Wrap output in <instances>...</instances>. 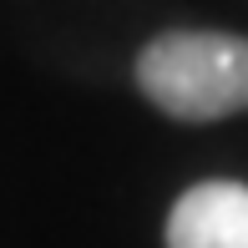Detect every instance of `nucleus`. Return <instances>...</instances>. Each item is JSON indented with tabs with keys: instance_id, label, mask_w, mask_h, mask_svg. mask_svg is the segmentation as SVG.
I'll return each instance as SVG.
<instances>
[{
	"instance_id": "f257e3e1",
	"label": "nucleus",
	"mask_w": 248,
	"mask_h": 248,
	"mask_svg": "<svg viewBox=\"0 0 248 248\" xmlns=\"http://www.w3.org/2000/svg\"><path fill=\"white\" fill-rule=\"evenodd\" d=\"M137 86L177 122H223L248 111V41L228 31H167L142 46Z\"/></svg>"
},
{
	"instance_id": "f03ea898",
	"label": "nucleus",
	"mask_w": 248,
	"mask_h": 248,
	"mask_svg": "<svg viewBox=\"0 0 248 248\" xmlns=\"http://www.w3.org/2000/svg\"><path fill=\"white\" fill-rule=\"evenodd\" d=\"M167 248H248V183L187 187L167 213Z\"/></svg>"
}]
</instances>
